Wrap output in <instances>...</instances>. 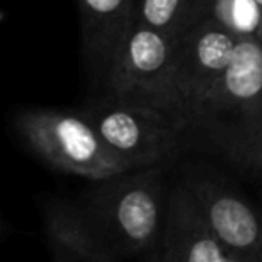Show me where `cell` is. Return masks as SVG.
Wrapping results in <instances>:
<instances>
[{
  "label": "cell",
  "mask_w": 262,
  "mask_h": 262,
  "mask_svg": "<svg viewBox=\"0 0 262 262\" xmlns=\"http://www.w3.org/2000/svg\"><path fill=\"white\" fill-rule=\"evenodd\" d=\"M169 186L162 166L98 180L80 207L55 212L49 227L77 259L118 262L156 252L161 241Z\"/></svg>",
  "instance_id": "1"
},
{
  "label": "cell",
  "mask_w": 262,
  "mask_h": 262,
  "mask_svg": "<svg viewBox=\"0 0 262 262\" xmlns=\"http://www.w3.org/2000/svg\"><path fill=\"white\" fill-rule=\"evenodd\" d=\"M194 132L237 168L262 162V41L239 39L228 68L193 111Z\"/></svg>",
  "instance_id": "2"
},
{
  "label": "cell",
  "mask_w": 262,
  "mask_h": 262,
  "mask_svg": "<svg viewBox=\"0 0 262 262\" xmlns=\"http://www.w3.org/2000/svg\"><path fill=\"white\" fill-rule=\"evenodd\" d=\"M105 88L109 97L159 111L187 134L189 111L177 84L175 36L134 21L114 55Z\"/></svg>",
  "instance_id": "3"
},
{
  "label": "cell",
  "mask_w": 262,
  "mask_h": 262,
  "mask_svg": "<svg viewBox=\"0 0 262 262\" xmlns=\"http://www.w3.org/2000/svg\"><path fill=\"white\" fill-rule=\"evenodd\" d=\"M16 127L29 146L59 171L95 182L128 171L84 111L29 109L18 116Z\"/></svg>",
  "instance_id": "4"
},
{
  "label": "cell",
  "mask_w": 262,
  "mask_h": 262,
  "mask_svg": "<svg viewBox=\"0 0 262 262\" xmlns=\"http://www.w3.org/2000/svg\"><path fill=\"white\" fill-rule=\"evenodd\" d=\"M82 111L128 171L164 166L182 148L186 130L152 107L107 95Z\"/></svg>",
  "instance_id": "5"
},
{
  "label": "cell",
  "mask_w": 262,
  "mask_h": 262,
  "mask_svg": "<svg viewBox=\"0 0 262 262\" xmlns=\"http://www.w3.org/2000/svg\"><path fill=\"white\" fill-rule=\"evenodd\" d=\"M234 262H262V214L228 180L207 169L182 177Z\"/></svg>",
  "instance_id": "6"
},
{
  "label": "cell",
  "mask_w": 262,
  "mask_h": 262,
  "mask_svg": "<svg viewBox=\"0 0 262 262\" xmlns=\"http://www.w3.org/2000/svg\"><path fill=\"white\" fill-rule=\"evenodd\" d=\"M239 39L205 14L194 18L175 36L177 84L189 111L204 100L228 68Z\"/></svg>",
  "instance_id": "7"
},
{
  "label": "cell",
  "mask_w": 262,
  "mask_h": 262,
  "mask_svg": "<svg viewBox=\"0 0 262 262\" xmlns=\"http://www.w3.org/2000/svg\"><path fill=\"white\" fill-rule=\"evenodd\" d=\"M159 252L164 262H234L184 180L169 186Z\"/></svg>",
  "instance_id": "8"
},
{
  "label": "cell",
  "mask_w": 262,
  "mask_h": 262,
  "mask_svg": "<svg viewBox=\"0 0 262 262\" xmlns=\"http://www.w3.org/2000/svg\"><path fill=\"white\" fill-rule=\"evenodd\" d=\"M136 0H79L84 59L97 79H107L121 41L136 21Z\"/></svg>",
  "instance_id": "9"
},
{
  "label": "cell",
  "mask_w": 262,
  "mask_h": 262,
  "mask_svg": "<svg viewBox=\"0 0 262 262\" xmlns=\"http://www.w3.org/2000/svg\"><path fill=\"white\" fill-rule=\"evenodd\" d=\"M204 9V0H139L136 21L164 34L177 36Z\"/></svg>",
  "instance_id": "10"
},
{
  "label": "cell",
  "mask_w": 262,
  "mask_h": 262,
  "mask_svg": "<svg viewBox=\"0 0 262 262\" xmlns=\"http://www.w3.org/2000/svg\"><path fill=\"white\" fill-rule=\"evenodd\" d=\"M202 14L237 39L262 41V13L255 0H204Z\"/></svg>",
  "instance_id": "11"
},
{
  "label": "cell",
  "mask_w": 262,
  "mask_h": 262,
  "mask_svg": "<svg viewBox=\"0 0 262 262\" xmlns=\"http://www.w3.org/2000/svg\"><path fill=\"white\" fill-rule=\"evenodd\" d=\"M55 241V239H54ZM77 255L62 243L55 241V255H54V262H75Z\"/></svg>",
  "instance_id": "12"
},
{
  "label": "cell",
  "mask_w": 262,
  "mask_h": 262,
  "mask_svg": "<svg viewBox=\"0 0 262 262\" xmlns=\"http://www.w3.org/2000/svg\"><path fill=\"white\" fill-rule=\"evenodd\" d=\"M150 262H164V260H162V257H161V252H159V255L154 257V259L150 260Z\"/></svg>",
  "instance_id": "13"
},
{
  "label": "cell",
  "mask_w": 262,
  "mask_h": 262,
  "mask_svg": "<svg viewBox=\"0 0 262 262\" xmlns=\"http://www.w3.org/2000/svg\"><path fill=\"white\" fill-rule=\"evenodd\" d=\"M255 173H259V175H262V162H260V164H259V168L255 169Z\"/></svg>",
  "instance_id": "14"
},
{
  "label": "cell",
  "mask_w": 262,
  "mask_h": 262,
  "mask_svg": "<svg viewBox=\"0 0 262 262\" xmlns=\"http://www.w3.org/2000/svg\"><path fill=\"white\" fill-rule=\"evenodd\" d=\"M257 2V6H259V9H260V13H262V0H255Z\"/></svg>",
  "instance_id": "15"
}]
</instances>
